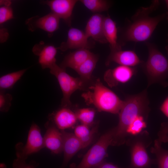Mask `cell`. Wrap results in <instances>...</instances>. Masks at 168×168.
<instances>
[{"label":"cell","instance_id":"33","mask_svg":"<svg viewBox=\"0 0 168 168\" xmlns=\"http://www.w3.org/2000/svg\"><path fill=\"white\" fill-rule=\"evenodd\" d=\"M162 112L168 118V96L164 100L160 107Z\"/></svg>","mask_w":168,"mask_h":168},{"label":"cell","instance_id":"16","mask_svg":"<svg viewBox=\"0 0 168 168\" xmlns=\"http://www.w3.org/2000/svg\"><path fill=\"white\" fill-rule=\"evenodd\" d=\"M32 51L39 56V63L43 69H49L56 63L57 49L54 46L45 45L41 42L34 46Z\"/></svg>","mask_w":168,"mask_h":168},{"label":"cell","instance_id":"26","mask_svg":"<svg viewBox=\"0 0 168 168\" xmlns=\"http://www.w3.org/2000/svg\"><path fill=\"white\" fill-rule=\"evenodd\" d=\"M77 120L82 124L91 126L93 123L95 111L92 108H83L78 109L75 112Z\"/></svg>","mask_w":168,"mask_h":168},{"label":"cell","instance_id":"12","mask_svg":"<svg viewBox=\"0 0 168 168\" xmlns=\"http://www.w3.org/2000/svg\"><path fill=\"white\" fill-rule=\"evenodd\" d=\"M47 130L43 137L45 147L55 154L63 152V140L62 132L54 125L48 122Z\"/></svg>","mask_w":168,"mask_h":168},{"label":"cell","instance_id":"25","mask_svg":"<svg viewBox=\"0 0 168 168\" xmlns=\"http://www.w3.org/2000/svg\"><path fill=\"white\" fill-rule=\"evenodd\" d=\"M147 117L148 116L144 115L138 116L127 129L128 137L138 135L142 131L143 129L147 127L146 120Z\"/></svg>","mask_w":168,"mask_h":168},{"label":"cell","instance_id":"20","mask_svg":"<svg viewBox=\"0 0 168 168\" xmlns=\"http://www.w3.org/2000/svg\"><path fill=\"white\" fill-rule=\"evenodd\" d=\"M104 30L105 38L110 44V52L122 50L121 46L117 41L116 24L109 16L105 17Z\"/></svg>","mask_w":168,"mask_h":168},{"label":"cell","instance_id":"35","mask_svg":"<svg viewBox=\"0 0 168 168\" xmlns=\"http://www.w3.org/2000/svg\"><path fill=\"white\" fill-rule=\"evenodd\" d=\"M8 34L6 29L2 28L0 30V41L1 42L5 41L7 39Z\"/></svg>","mask_w":168,"mask_h":168},{"label":"cell","instance_id":"1","mask_svg":"<svg viewBox=\"0 0 168 168\" xmlns=\"http://www.w3.org/2000/svg\"><path fill=\"white\" fill-rule=\"evenodd\" d=\"M159 4V0H154L149 6L137 10L123 31L124 42L146 41L150 38L157 25L166 16L165 13L150 16Z\"/></svg>","mask_w":168,"mask_h":168},{"label":"cell","instance_id":"24","mask_svg":"<svg viewBox=\"0 0 168 168\" xmlns=\"http://www.w3.org/2000/svg\"><path fill=\"white\" fill-rule=\"evenodd\" d=\"M92 12L95 13L108 10L110 7L109 2L105 0H81L79 1Z\"/></svg>","mask_w":168,"mask_h":168},{"label":"cell","instance_id":"9","mask_svg":"<svg viewBox=\"0 0 168 168\" xmlns=\"http://www.w3.org/2000/svg\"><path fill=\"white\" fill-rule=\"evenodd\" d=\"M132 67L120 65L113 69H109L105 73V81L110 87L116 86L119 83L129 81L135 73Z\"/></svg>","mask_w":168,"mask_h":168},{"label":"cell","instance_id":"36","mask_svg":"<svg viewBox=\"0 0 168 168\" xmlns=\"http://www.w3.org/2000/svg\"><path fill=\"white\" fill-rule=\"evenodd\" d=\"M0 5L5 6H10L11 2L8 0H0Z\"/></svg>","mask_w":168,"mask_h":168},{"label":"cell","instance_id":"28","mask_svg":"<svg viewBox=\"0 0 168 168\" xmlns=\"http://www.w3.org/2000/svg\"><path fill=\"white\" fill-rule=\"evenodd\" d=\"M13 18L12 10L10 6H2L0 7V24Z\"/></svg>","mask_w":168,"mask_h":168},{"label":"cell","instance_id":"39","mask_svg":"<svg viewBox=\"0 0 168 168\" xmlns=\"http://www.w3.org/2000/svg\"><path fill=\"white\" fill-rule=\"evenodd\" d=\"M0 168H7V166L4 163H1L0 164Z\"/></svg>","mask_w":168,"mask_h":168},{"label":"cell","instance_id":"4","mask_svg":"<svg viewBox=\"0 0 168 168\" xmlns=\"http://www.w3.org/2000/svg\"><path fill=\"white\" fill-rule=\"evenodd\" d=\"M148 56L141 64L148 82L147 87L156 83L163 84L168 79V59L153 44L146 42Z\"/></svg>","mask_w":168,"mask_h":168},{"label":"cell","instance_id":"22","mask_svg":"<svg viewBox=\"0 0 168 168\" xmlns=\"http://www.w3.org/2000/svg\"><path fill=\"white\" fill-rule=\"evenodd\" d=\"M162 142L158 139L155 140L153 147L151 148V152L156 156L155 161L158 168H168V150L162 148Z\"/></svg>","mask_w":168,"mask_h":168},{"label":"cell","instance_id":"31","mask_svg":"<svg viewBox=\"0 0 168 168\" xmlns=\"http://www.w3.org/2000/svg\"><path fill=\"white\" fill-rule=\"evenodd\" d=\"M97 125L93 127L91 130L90 133L88 136L82 139H80L82 144V149L87 147L91 143L95 134L97 132Z\"/></svg>","mask_w":168,"mask_h":168},{"label":"cell","instance_id":"34","mask_svg":"<svg viewBox=\"0 0 168 168\" xmlns=\"http://www.w3.org/2000/svg\"><path fill=\"white\" fill-rule=\"evenodd\" d=\"M93 168H120L114 165L104 161Z\"/></svg>","mask_w":168,"mask_h":168},{"label":"cell","instance_id":"8","mask_svg":"<svg viewBox=\"0 0 168 168\" xmlns=\"http://www.w3.org/2000/svg\"><path fill=\"white\" fill-rule=\"evenodd\" d=\"M15 147L16 159L23 161H26L29 156L44 147L43 137L39 127L33 123L30 128L26 143L18 142Z\"/></svg>","mask_w":168,"mask_h":168},{"label":"cell","instance_id":"32","mask_svg":"<svg viewBox=\"0 0 168 168\" xmlns=\"http://www.w3.org/2000/svg\"><path fill=\"white\" fill-rule=\"evenodd\" d=\"M168 135V123H163L161 124V130L158 134L159 139L162 142H164L167 141Z\"/></svg>","mask_w":168,"mask_h":168},{"label":"cell","instance_id":"5","mask_svg":"<svg viewBox=\"0 0 168 168\" xmlns=\"http://www.w3.org/2000/svg\"><path fill=\"white\" fill-rule=\"evenodd\" d=\"M152 140L149 133L146 130L138 135L130 136L125 143L129 147L131 155L130 168H151L155 160L149 156L147 148Z\"/></svg>","mask_w":168,"mask_h":168},{"label":"cell","instance_id":"14","mask_svg":"<svg viewBox=\"0 0 168 168\" xmlns=\"http://www.w3.org/2000/svg\"><path fill=\"white\" fill-rule=\"evenodd\" d=\"M77 1V0H52L46 1L45 3L49 6L52 12L70 25L72 11Z\"/></svg>","mask_w":168,"mask_h":168},{"label":"cell","instance_id":"30","mask_svg":"<svg viewBox=\"0 0 168 168\" xmlns=\"http://www.w3.org/2000/svg\"><path fill=\"white\" fill-rule=\"evenodd\" d=\"M37 166V164L35 161H31L27 163L26 161L16 159L14 160L12 164L13 168H36Z\"/></svg>","mask_w":168,"mask_h":168},{"label":"cell","instance_id":"3","mask_svg":"<svg viewBox=\"0 0 168 168\" xmlns=\"http://www.w3.org/2000/svg\"><path fill=\"white\" fill-rule=\"evenodd\" d=\"M88 105H93L98 111L119 114L124 104L112 91L106 87L99 78L82 95Z\"/></svg>","mask_w":168,"mask_h":168},{"label":"cell","instance_id":"13","mask_svg":"<svg viewBox=\"0 0 168 168\" xmlns=\"http://www.w3.org/2000/svg\"><path fill=\"white\" fill-rule=\"evenodd\" d=\"M60 19L52 12L38 18H36V17L31 18L28 19L27 24L31 31L39 28L48 33H52L59 28Z\"/></svg>","mask_w":168,"mask_h":168},{"label":"cell","instance_id":"27","mask_svg":"<svg viewBox=\"0 0 168 168\" xmlns=\"http://www.w3.org/2000/svg\"><path fill=\"white\" fill-rule=\"evenodd\" d=\"M12 99V95L6 93L4 90H0V110L2 112H6L8 111L11 105Z\"/></svg>","mask_w":168,"mask_h":168},{"label":"cell","instance_id":"23","mask_svg":"<svg viewBox=\"0 0 168 168\" xmlns=\"http://www.w3.org/2000/svg\"><path fill=\"white\" fill-rule=\"evenodd\" d=\"M27 70L25 69L8 73L0 78V90L12 89Z\"/></svg>","mask_w":168,"mask_h":168},{"label":"cell","instance_id":"19","mask_svg":"<svg viewBox=\"0 0 168 168\" xmlns=\"http://www.w3.org/2000/svg\"><path fill=\"white\" fill-rule=\"evenodd\" d=\"M93 54L87 49H77L66 56L60 66L65 69L69 68L75 70Z\"/></svg>","mask_w":168,"mask_h":168},{"label":"cell","instance_id":"18","mask_svg":"<svg viewBox=\"0 0 168 168\" xmlns=\"http://www.w3.org/2000/svg\"><path fill=\"white\" fill-rule=\"evenodd\" d=\"M112 62L121 65L132 67L141 64L143 61L141 60L133 51L121 50L110 53L106 61V64L109 65Z\"/></svg>","mask_w":168,"mask_h":168},{"label":"cell","instance_id":"38","mask_svg":"<svg viewBox=\"0 0 168 168\" xmlns=\"http://www.w3.org/2000/svg\"><path fill=\"white\" fill-rule=\"evenodd\" d=\"M167 45L166 46V49L168 56V33L167 35V38L166 39Z\"/></svg>","mask_w":168,"mask_h":168},{"label":"cell","instance_id":"6","mask_svg":"<svg viewBox=\"0 0 168 168\" xmlns=\"http://www.w3.org/2000/svg\"><path fill=\"white\" fill-rule=\"evenodd\" d=\"M115 127L103 134L88 151L78 165L71 164L69 168H93L104 161L108 156L107 149L111 145Z\"/></svg>","mask_w":168,"mask_h":168},{"label":"cell","instance_id":"29","mask_svg":"<svg viewBox=\"0 0 168 168\" xmlns=\"http://www.w3.org/2000/svg\"><path fill=\"white\" fill-rule=\"evenodd\" d=\"M91 130L89 126L83 124L77 126L74 130V134L80 140L86 137L90 134Z\"/></svg>","mask_w":168,"mask_h":168},{"label":"cell","instance_id":"15","mask_svg":"<svg viewBox=\"0 0 168 168\" xmlns=\"http://www.w3.org/2000/svg\"><path fill=\"white\" fill-rule=\"evenodd\" d=\"M63 140V159L61 168H64L73 156L82 149L81 141L74 134L61 130Z\"/></svg>","mask_w":168,"mask_h":168},{"label":"cell","instance_id":"7","mask_svg":"<svg viewBox=\"0 0 168 168\" xmlns=\"http://www.w3.org/2000/svg\"><path fill=\"white\" fill-rule=\"evenodd\" d=\"M49 69L51 74L57 78L63 93L62 107L70 108L72 106L70 100L71 95L77 90L84 89L86 82L80 77L71 76L66 72L65 69L58 66L56 63Z\"/></svg>","mask_w":168,"mask_h":168},{"label":"cell","instance_id":"37","mask_svg":"<svg viewBox=\"0 0 168 168\" xmlns=\"http://www.w3.org/2000/svg\"><path fill=\"white\" fill-rule=\"evenodd\" d=\"M167 8L168 10V11L167 12V13L166 14V16L167 20L168 21V0L165 1Z\"/></svg>","mask_w":168,"mask_h":168},{"label":"cell","instance_id":"21","mask_svg":"<svg viewBox=\"0 0 168 168\" xmlns=\"http://www.w3.org/2000/svg\"><path fill=\"white\" fill-rule=\"evenodd\" d=\"M98 58L96 55L93 54L75 70L80 78L86 83L91 79Z\"/></svg>","mask_w":168,"mask_h":168},{"label":"cell","instance_id":"10","mask_svg":"<svg viewBox=\"0 0 168 168\" xmlns=\"http://www.w3.org/2000/svg\"><path fill=\"white\" fill-rule=\"evenodd\" d=\"M105 17L99 13L93 14L87 22L84 32L88 38L101 44L107 43L104 34Z\"/></svg>","mask_w":168,"mask_h":168},{"label":"cell","instance_id":"17","mask_svg":"<svg viewBox=\"0 0 168 168\" xmlns=\"http://www.w3.org/2000/svg\"><path fill=\"white\" fill-rule=\"evenodd\" d=\"M58 128L63 130L73 127L77 119L75 112L70 108L62 107L49 116Z\"/></svg>","mask_w":168,"mask_h":168},{"label":"cell","instance_id":"11","mask_svg":"<svg viewBox=\"0 0 168 168\" xmlns=\"http://www.w3.org/2000/svg\"><path fill=\"white\" fill-rule=\"evenodd\" d=\"M88 38L85 32L72 27L68 31L67 41L62 43L59 48L63 51L68 49H88L90 47Z\"/></svg>","mask_w":168,"mask_h":168},{"label":"cell","instance_id":"2","mask_svg":"<svg viewBox=\"0 0 168 168\" xmlns=\"http://www.w3.org/2000/svg\"><path fill=\"white\" fill-rule=\"evenodd\" d=\"M119 114V121L115 127L112 146H119L125 143L128 137L127 130L132 123L139 116H148L150 109L146 89L139 93L129 95L124 100Z\"/></svg>","mask_w":168,"mask_h":168}]
</instances>
